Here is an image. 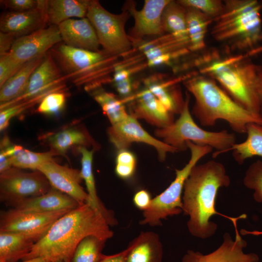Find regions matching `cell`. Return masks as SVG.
I'll return each mask as SVG.
<instances>
[{
    "label": "cell",
    "mask_w": 262,
    "mask_h": 262,
    "mask_svg": "<svg viewBox=\"0 0 262 262\" xmlns=\"http://www.w3.org/2000/svg\"><path fill=\"white\" fill-rule=\"evenodd\" d=\"M230 183L224 165L214 160L195 165L187 178L182 196V211L189 216L187 223L190 233L194 237L207 239L217 229L211 217L218 214L229 219L232 223L246 217L243 214L237 217L228 216L215 210V203L219 189Z\"/></svg>",
    "instance_id": "6da1fadb"
},
{
    "label": "cell",
    "mask_w": 262,
    "mask_h": 262,
    "mask_svg": "<svg viewBox=\"0 0 262 262\" xmlns=\"http://www.w3.org/2000/svg\"><path fill=\"white\" fill-rule=\"evenodd\" d=\"M110 226L103 214L89 203L80 204L59 218L22 261L43 257L50 262H71L86 237L93 235L105 242L112 237Z\"/></svg>",
    "instance_id": "7a4b0ae2"
},
{
    "label": "cell",
    "mask_w": 262,
    "mask_h": 262,
    "mask_svg": "<svg viewBox=\"0 0 262 262\" xmlns=\"http://www.w3.org/2000/svg\"><path fill=\"white\" fill-rule=\"evenodd\" d=\"M194 64L199 74L213 79L239 105L261 114L259 91L260 65L251 53H231L216 49L201 52Z\"/></svg>",
    "instance_id": "3957f363"
},
{
    "label": "cell",
    "mask_w": 262,
    "mask_h": 262,
    "mask_svg": "<svg viewBox=\"0 0 262 262\" xmlns=\"http://www.w3.org/2000/svg\"><path fill=\"white\" fill-rule=\"evenodd\" d=\"M184 84L195 99L191 114L201 126H213L223 120L234 131L246 133L248 124H262L261 114L241 106L213 79L196 73L186 79Z\"/></svg>",
    "instance_id": "277c9868"
},
{
    "label": "cell",
    "mask_w": 262,
    "mask_h": 262,
    "mask_svg": "<svg viewBox=\"0 0 262 262\" xmlns=\"http://www.w3.org/2000/svg\"><path fill=\"white\" fill-rule=\"evenodd\" d=\"M262 2L224 0L222 12L213 19L211 34L231 53H251L262 42Z\"/></svg>",
    "instance_id": "5b68a950"
},
{
    "label": "cell",
    "mask_w": 262,
    "mask_h": 262,
    "mask_svg": "<svg viewBox=\"0 0 262 262\" xmlns=\"http://www.w3.org/2000/svg\"><path fill=\"white\" fill-rule=\"evenodd\" d=\"M179 118L168 126L157 129L155 135L178 151L188 149V141L216 149L213 156L227 152L236 142V137L227 130L211 131L203 129L195 122L189 109V96L187 95Z\"/></svg>",
    "instance_id": "8992f818"
},
{
    "label": "cell",
    "mask_w": 262,
    "mask_h": 262,
    "mask_svg": "<svg viewBox=\"0 0 262 262\" xmlns=\"http://www.w3.org/2000/svg\"><path fill=\"white\" fill-rule=\"evenodd\" d=\"M191 156L188 162L180 169H176V177L169 186L162 193L152 199L149 208L143 212L142 225L151 226L161 224V220L182 212V194L185 182L193 167L203 157L213 150L209 146L187 142Z\"/></svg>",
    "instance_id": "52a82bcc"
},
{
    "label": "cell",
    "mask_w": 262,
    "mask_h": 262,
    "mask_svg": "<svg viewBox=\"0 0 262 262\" xmlns=\"http://www.w3.org/2000/svg\"><path fill=\"white\" fill-rule=\"evenodd\" d=\"M86 17L96 31L99 43L104 50L115 54L128 50L131 41L125 31L127 13L113 14L96 0L89 1Z\"/></svg>",
    "instance_id": "ba28073f"
},
{
    "label": "cell",
    "mask_w": 262,
    "mask_h": 262,
    "mask_svg": "<svg viewBox=\"0 0 262 262\" xmlns=\"http://www.w3.org/2000/svg\"><path fill=\"white\" fill-rule=\"evenodd\" d=\"M52 188L46 177L37 170L28 173L14 167L0 173V200L10 206L44 195Z\"/></svg>",
    "instance_id": "9c48e42d"
},
{
    "label": "cell",
    "mask_w": 262,
    "mask_h": 262,
    "mask_svg": "<svg viewBox=\"0 0 262 262\" xmlns=\"http://www.w3.org/2000/svg\"><path fill=\"white\" fill-rule=\"evenodd\" d=\"M70 211L39 213L13 208L1 213L0 231L20 233L35 243L45 235L59 218Z\"/></svg>",
    "instance_id": "30bf717a"
},
{
    "label": "cell",
    "mask_w": 262,
    "mask_h": 262,
    "mask_svg": "<svg viewBox=\"0 0 262 262\" xmlns=\"http://www.w3.org/2000/svg\"><path fill=\"white\" fill-rule=\"evenodd\" d=\"M61 71L76 85L83 84L85 74L100 67L107 55L59 43L49 50Z\"/></svg>",
    "instance_id": "8fae6325"
},
{
    "label": "cell",
    "mask_w": 262,
    "mask_h": 262,
    "mask_svg": "<svg viewBox=\"0 0 262 262\" xmlns=\"http://www.w3.org/2000/svg\"><path fill=\"white\" fill-rule=\"evenodd\" d=\"M107 132L110 142L118 151L127 149L133 143H144L156 149L161 161L165 160L168 153L177 152L173 147L149 134L137 119L130 115L121 122L111 125Z\"/></svg>",
    "instance_id": "7c38bea8"
},
{
    "label": "cell",
    "mask_w": 262,
    "mask_h": 262,
    "mask_svg": "<svg viewBox=\"0 0 262 262\" xmlns=\"http://www.w3.org/2000/svg\"><path fill=\"white\" fill-rule=\"evenodd\" d=\"M233 224L235 231L234 239L226 232L222 243L215 250L206 254L189 250L183 255L181 262H259L260 258L257 254L244 252L247 243L238 231L237 222Z\"/></svg>",
    "instance_id": "4fadbf2b"
},
{
    "label": "cell",
    "mask_w": 262,
    "mask_h": 262,
    "mask_svg": "<svg viewBox=\"0 0 262 262\" xmlns=\"http://www.w3.org/2000/svg\"><path fill=\"white\" fill-rule=\"evenodd\" d=\"M62 41L58 27L51 25L16 38L9 54L16 63L23 65L34 58L45 54Z\"/></svg>",
    "instance_id": "5bb4252c"
},
{
    "label": "cell",
    "mask_w": 262,
    "mask_h": 262,
    "mask_svg": "<svg viewBox=\"0 0 262 262\" xmlns=\"http://www.w3.org/2000/svg\"><path fill=\"white\" fill-rule=\"evenodd\" d=\"M47 179L51 187L69 196L80 204L89 202V197L81 185V170L61 165L54 161L37 168Z\"/></svg>",
    "instance_id": "9a60e30c"
},
{
    "label": "cell",
    "mask_w": 262,
    "mask_h": 262,
    "mask_svg": "<svg viewBox=\"0 0 262 262\" xmlns=\"http://www.w3.org/2000/svg\"><path fill=\"white\" fill-rule=\"evenodd\" d=\"M67 80L63 76L61 70L49 51L42 62L32 74L28 88L25 93L19 98L10 102L0 104V110L31 98L52 87L65 83Z\"/></svg>",
    "instance_id": "2e32d148"
},
{
    "label": "cell",
    "mask_w": 262,
    "mask_h": 262,
    "mask_svg": "<svg viewBox=\"0 0 262 262\" xmlns=\"http://www.w3.org/2000/svg\"><path fill=\"white\" fill-rule=\"evenodd\" d=\"M47 1L40 0L38 7L33 10L3 13L0 18V32L12 33L18 38L46 28L48 23Z\"/></svg>",
    "instance_id": "e0dca14e"
},
{
    "label": "cell",
    "mask_w": 262,
    "mask_h": 262,
    "mask_svg": "<svg viewBox=\"0 0 262 262\" xmlns=\"http://www.w3.org/2000/svg\"><path fill=\"white\" fill-rule=\"evenodd\" d=\"M129 99L132 101L130 115L137 119H143L158 129L168 126L175 121L174 115L146 87Z\"/></svg>",
    "instance_id": "ac0fdd59"
},
{
    "label": "cell",
    "mask_w": 262,
    "mask_h": 262,
    "mask_svg": "<svg viewBox=\"0 0 262 262\" xmlns=\"http://www.w3.org/2000/svg\"><path fill=\"white\" fill-rule=\"evenodd\" d=\"M58 27L62 41L66 45L93 51H99L100 44L96 31L86 17L68 19Z\"/></svg>",
    "instance_id": "d6986e66"
},
{
    "label": "cell",
    "mask_w": 262,
    "mask_h": 262,
    "mask_svg": "<svg viewBox=\"0 0 262 262\" xmlns=\"http://www.w3.org/2000/svg\"><path fill=\"white\" fill-rule=\"evenodd\" d=\"M170 0H146L143 8L130 9L134 19L132 34L135 37L159 35L164 33L162 24L163 12Z\"/></svg>",
    "instance_id": "ffe728a7"
},
{
    "label": "cell",
    "mask_w": 262,
    "mask_h": 262,
    "mask_svg": "<svg viewBox=\"0 0 262 262\" xmlns=\"http://www.w3.org/2000/svg\"><path fill=\"white\" fill-rule=\"evenodd\" d=\"M80 204L69 196L53 188L47 193L16 203L14 208L27 212L49 213L72 210Z\"/></svg>",
    "instance_id": "44dd1931"
},
{
    "label": "cell",
    "mask_w": 262,
    "mask_h": 262,
    "mask_svg": "<svg viewBox=\"0 0 262 262\" xmlns=\"http://www.w3.org/2000/svg\"><path fill=\"white\" fill-rule=\"evenodd\" d=\"M127 248L125 262H162L163 246L154 232H142Z\"/></svg>",
    "instance_id": "7402d4cb"
},
{
    "label": "cell",
    "mask_w": 262,
    "mask_h": 262,
    "mask_svg": "<svg viewBox=\"0 0 262 262\" xmlns=\"http://www.w3.org/2000/svg\"><path fill=\"white\" fill-rule=\"evenodd\" d=\"M1 149L9 157L12 166L20 169L37 170L43 164L53 161L57 153L52 149L44 152H36L12 144L9 139L4 138L0 145Z\"/></svg>",
    "instance_id": "603a6c76"
},
{
    "label": "cell",
    "mask_w": 262,
    "mask_h": 262,
    "mask_svg": "<svg viewBox=\"0 0 262 262\" xmlns=\"http://www.w3.org/2000/svg\"><path fill=\"white\" fill-rule=\"evenodd\" d=\"M45 54L38 56L23 64L20 68L0 87V104L14 100L25 93L32 74L41 63Z\"/></svg>",
    "instance_id": "cb8c5ba5"
},
{
    "label": "cell",
    "mask_w": 262,
    "mask_h": 262,
    "mask_svg": "<svg viewBox=\"0 0 262 262\" xmlns=\"http://www.w3.org/2000/svg\"><path fill=\"white\" fill-rule=\"evenodd\" d=\"M89 0H49L47 1L48 23L58 26L72 17H86Z\"/></svg>",
    "instance_id": "d4e9b609"
},
{
    "label": "cell",
    "mask_w": 262,
    "mask_h": 262,
    "mask_svg": "<svg viewBox=\"0 0 262 262\" xmlns=\"http://www.w3.org/2000/svg\"><path fill=\"white\" fill-rule=\"evenodd\" d=\"M79 151L82 155L81 173L84 181L89 197V203L95 210L101 213L109 225H113L116 222L113 213L102 204L97 193L95 181L93 172V159L94 149H88L85 147H79Z\"/></svg>",
    "instance_id": "484cf974"
},
{
    "label": "cell",
    "mask_w": 262,
    "mask_h": 262,
    "mask_svg": "<svg viewBox=\"0 0 262 262\" xmlns=\"http://www.w3.org/2000/svg\"><path fill=\"white\" fill-rule=\"evenodd\" d=\"M35 242L20 233L0 231V262L22 260L32 250Z\"/></svg>",
    "instance_id": "4316f807"
},
{
    "label": "cell",
    "mask_w": 262,
    "mask_h": 262,
    "mask_svg": "<svg viewBox=\"0 0 262 262\" xmlns=\"http://www.w3.org/2000/svg\"><path fill=\"white\" fill-rule=\"evenodd\" d=\"M186 8L187 32L190 51L202 52L205 49V37L213 18L192 8Z\"/></svg>",
    "instance_id": "83f0119b"
},
{
    "label": "cell",
    "mask_w": 262,
    "mask_h": 262,
    "mask_svg": "<svg viewBox=\"0 0 262 262\" xmlns=\"http://www.w3.org/2000/svg\"><path fill=\"white\" fill-rule=\"evenodd\" d=\"M91 93L95 100L101 106L103 113L109 119L111 125H115L126 118L129 114L125 109L124 101L114 94L105 91L99 83H93L85 86Z\"/></svg>",
    "instance_id": "f1b7e54d"
},
{
    "label": "cell",
    "mask_w": 262,
    "mask_h": 262,
    "mask_svg": "<svg viewBox=\"0 0 262 262\" xmlns=\"http://www.w3.org/2000/svg\"><path fill=\"white\" fill-rule=\"evenodd\" d=\"M180 79L167 82H160L147 80L145 82L147 88L171 114H180L183 107V99L179 90L174 86Z\"/></svg>",
    "instance_id": "f546056e"
},
{
    "label": "cell",
    "mask_w": 262,
    "mask_h": 262,
    "mask_svg": "<svg viewBox=\"0 0 262 262\" xmlns=\"http://www.w3.org/2000/svg\"><path fill=\"white\" fill-rule=\"evenodd\" d=\"M247 137L240 143H235L227 151H231L235 161L239 164L254 156L262 157V124L252 123L247 125Z\"/></svg>",
    "instance_id": "4dcf8cb0"
},
{
    "label": "cell",
    "mask_w": 262,
    "mask_h": 262,
    "mask_svg": "<svg viewBox=\"0 0 262 262\" xmlns=\"http://www.w3.org/2000/svg\"><path fill=\"white\" fill-rule=\"evenodd\" d=\"M162 24L164 32L187 42L186 8L178 1L170 0L163 12Z\"/></svg>",
    "instance_id": "1f68e13d"
},
{
    "label": "cell",
    "mask_w": 262,
    "mask_h": 262,
    "mask_svg": "<svg viewBox=\"0 0 262 262\" xmlns=\"http://www.w3.org/2000/svg\"><path fill=\"white\" fill-rule=\"evenodd\" d=\"M47 140L51 149L55 151L57 155L63 156L72 146H95L94 142L87 132L73 128L53 133L48 137Z\"/></svg>",
    "instance_id": "d6a6232c"
},
{
    "label": "cell",
    "mask_w": 262,
    "mask_h": 262,
    "mask_svg": "<svg viewBox=\"0 0 262 262\" xmlns=\"http://www.w3.org/2000/svg\"><path fill=\"white\" fill-rule=\"evenodd\" d=\"M65 83L44 91L38 95L16 102L0 112V130L3 131L9 125L10 120L30 107L39 103L48 94L56 91H65Z\"/></svg>",
    "instance_id": "836d02e7"
},
{
    "label": "cell",
    "mask_w": 262,
    "mask_h": 262,
    "mask_svg": "<svg viewBox=\"0 0 262 262\" xmlns=\"http://www.w3.org/2000/svg\"><path fill=\"white\" fill-rule=\"evenodd\" d=\"M244 185L253 191V198L259 203L262 202V161L257 160L252 163L247 168L243 179ZM242 235H262V231H248L241 229L240 232Z\"/></svg>",
    "instance_id": "e575fe53"
},
{
    "label": "cell",
    "mask_w": 262,
    "mask_h": 262,
    "mask_svg": "<svg viewBox=\"0 0 262 262\" xmlns=\"http://www.w3.org/2000/svg\"><path fill=\"white\" fill-rule=\"evenodd\" d=\"M105 243L95 236L86 237L78 245L71 262H98L104 255L101 251Z\"/></svg>",
    "instance_id": "d590c367"
},
{
    "label": "cell",
    "mask_w": 262,
    "mask_h": 262,
    "mask_svg": "<svg viewBox=\"0 0 262 262\" xmlns=\"http://www.w3.org/2000/svg\"><path fill=\"white\" fill-rule=\"evenodd\" d=\"M178 2L185 8L196 9L214 19L224 8V1L220 0H180Z\"/></svg>",
    "instance_id": "8d00e7d4"
},
{
    "label": "cell",
    "mask_w": 262,
    "mask_h": 262,
    "mask_svg": "<svg viewBox=\"0 0 262 262\" xmlns=\"http://www.w3.org/2000/svg\"><path fill=\"white\" fill-rule=\"evenodd\" d=\"M66 100L65 91H56L47 95L39 103L36 112L52 115L57 113L64 107Z\"/></svg>",
    "instance_id": "74e56055"
},
{
    "label": "cell",
    "mask_w": 262,
    "mask_h": 262,
    "mask_svg": "<svg viewBox=\"0 0 262 262\" xmlns=\"http://www.w3.org/2000/svg\"><path fill=\"white\" fill-rule=\"evenodd\" d=\"M22 66L16 63L9 52L0 55V87L10 78Z\"/></svg>",
    "instance_id": "f35d334b"
},
{
    "label": "cell",
    "mask_w": 262,
    "mask_h": 262,
    "mask_svg": "<svg viewBox=\"0 0 262 262\" xmlns=\"http://www.w3.org/2000/svg\"><path fill=\"white\" fill-rule=\"evenodd\" d=\"M0 3L11 11L24 12L38 8L40 0H2Z\"/></svg>",
    "instance_id": "ab89813d"
},
{
    "label": "cell",
    "mask_w": 262,
    "mask_h": 262,
    "mask_svg": "<svg viewBox=\"0 0 262 262\" xmlns=\"http://www.w3.org/2000/svg\"><path fill=\"white\" fill-rule=\"evenodd\" d=\"M150 194L145 190H141L134 195L133 202L134 205L143 212L149 207L152 200Z\"/></svg>",
    "instance_id": "60d3db41"
},
{
    "label": "cell",
    "mask_w": 262,
    "mask_h": 262,
    "mask_svg": "<svg viewBox=\"0 0 262 262\" xmlns=\"http://www.w3.org/2000/svg\"><path fill=\"white\" fill-rule=\"evenodd\" d=\"M115 163L117 165L136 167V159L133 153L128 149H123L118 151Z\"/></svg>",
    "instance_id": "b9f144b4"
},
{
    "label": "cell",
    "mask_w": 262,
    "mask_h": 262,
    "mask_svg": "<svg viewBox=\"0 0 262 262\" xmlns=\"http://www.w3.org/2000/svg\"><path fill=\"white\" fill-rule=\"evenodd\" d=\"M16 38H17L12 33L0 32V55L5 54L10 51Z\"/></svg>",
    "instance_id": "7bdbcfd3"
},
{
    "label": "cell",
    "mask_w": 262,
    "mask_h": 262,
    "mask_svg": "<svg viewBox=\"0 0 262 262\" xmlns=\"http://www.w3.org/2000/svg\"><path fill=\"white\" fill-rule=\"evenodd\" d=\"M128 249L126 248L117 253L111 255H104L98 262H125Z\"/></svg>",
    "instance_id": "ee69618b"
},
{
    "label": "cell",
    "mask_w": 262,
    "mask_h": 262,
    "mask_svg": "<svg viewBox=\"0 0 262 262\" xmlns=\"http://www.w3.org/2000/svg\"><path fill=\"white\" fill-rule=\"evenodd\" d=\"M12 167L10 158L1 150L0 152V173Z\"/></svg>",
    "instance_id": "f6af8a7d"
},
{
    "label": "cell",
    "mask_w": 262,
    "mask_h": 262,
    "mask_svg": "<svg viewBox=\"0 0 262 262\" xmlns=\"http://www.w3.org/2000/svg\"><path fill=\"white\" fill-rule=\"evenodd\" d=\"M259 91L261 102V114L262 115V63L260 65L259 77Z\"/></svg>",
    "instance_id": "bcb514c9"
},
{
    "label": "cell",
    "mask_w": 262,
    "mask_h": 262,
    "mask_svg": "<svg viewBox=\"0 0 262 262\" xmlns=\"http://www.w3.org/2000/svg\"><path fill=\"white\" fill-rule=\"evenodd\" d=\"M20 262H50L43 257H36L29 260L22 261Z\"/></svg>",
    "instance_id": "7dc6e473"
},
{
    "label": "cell",
    "mask_w": 262,
    "mask_h": 262,
    "mask_svg": "<svg viewBox=\"0 0 262 262\" xmlns=\"http://www.w3.org/2000/svg\"><path fill=\"white\" fill-rule=\"evenodd\" d=\"M66 262L62 261H57V262Z\"/></svg>",
    "instance_id": "c3c4849f"
}]
</instances>
